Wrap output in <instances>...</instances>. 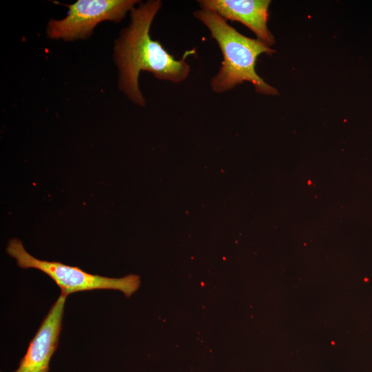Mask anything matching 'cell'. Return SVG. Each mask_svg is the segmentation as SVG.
<instances>
[{"label":"cell","instance_id":"cell-1","mask_svg":"<svg viewBox=\"0 0 372 372\" xmlns=\"http://www.w3.org/2000/svg\"><path fill=\"white\" fill-rule=\"evenodd\" d=\"M161 6L160 0L138 3L130 11V22L121 32L114 48L118 87L130 100L141 107L145 102L138 87L140 72H151L160 80L184 81L190 72L186 59L195 52V49L186 51L180 60H176L158 41L151 39L150 27Z\"/></svg>","mask_w":372,"mask_h":372},{"label":"cell","instance_id":"cell-2","mask_svg":"<svg viewBox=\"0 0 372 372\" xmlns=\"http://www.w3.org/2000/svg\"><path fill=\"white\" fill-rule=\"evenodd\" d=\"M193 14L209 29L223 54L222 65L210 82L214 92L224 93L244 81H249L259 93L278 94V90L267 84L255 70L258 56L274 53V50L258 39L240 34L214 12L200 9Z\"/></svg>","mask_w":372,"mask_h":372},{"label":"cell","instance_id":"cell-3","mask_svg":"<svg viewBox=\"0 0 372 372\" xmlns=\"http://www.w3.org/2000/svg\"><path fill=\"white\" fill-rule=\"evenodd\" d=\"M6 251L16 260L19 267L37 269L50 276L59 287L61 294L65 296L79 291L114 289L121 291L129 298L137 291L141 283L140 277L134 274L109 278L91 274L59 262L39 260L30 254L17 238L8 242Z\"/></svg>","mask_w":372,"mask_h":372},{"label":"cell","instance_id":"cell-4","mask_svg":"<svg viewBox=\"0 0 372 372\" xmlns=\"http://www.w3.org/2000/svg\"><path fill=\"white\" fill-rule=\"evenodd\" d=\"M139 1L136 0H78L67 5V16L59 20L51 19L47 26L48 37L53 39L72 41L89 37L103 21H121Z\"/></svg>","mask_w":372,"mask_h":372},{"label":"cell","instance_id":"cell-5","mask_svg":"<svg viewBox=\"0 0 372 372\" xmlns=\"http://www.w3.org/2000/svg\"><path fill=\"white\" fill-rule=\"evenodd\" d=\"M66 297L61 294L50 308L13 372H48L50 359L59 344Z\"/></svg>","mask_w":372,"mask_h":372},{"label":"cell","instance_id":"cell-6","mask_svg":"<svg viewBox=\"0 0 372 372\" xmlns=\"http://www.w3.org/2000/svg\"><path fill=\"white\" fill-rule=\"evenodd\" d=\"M200 9L217 13L225 21H238L269 47L275 39L267 28L269 0H198Z\"/></svg>","mask_w":372,"mask_h":372}]
</instances>
